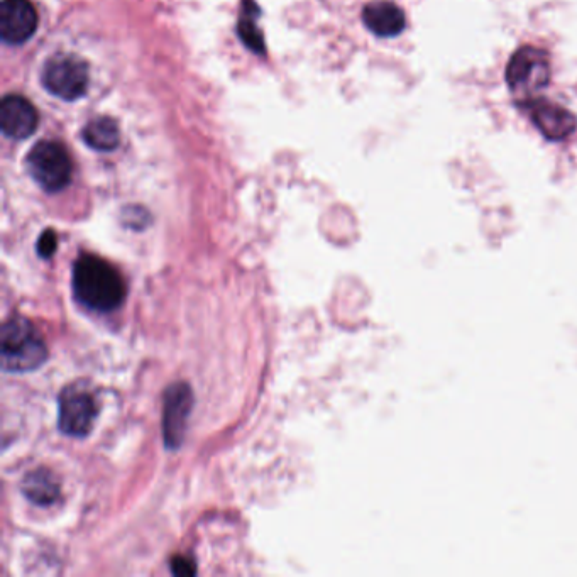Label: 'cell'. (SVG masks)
Wrapping results in <instances>:
<instances>
[{"instance_id":"cell-15","label":"cell","mask_w":577,"mask_h":577,"mask_svg":"<svg viewBox=\"0 0 577 577\" xmlns=\"http://www.w3.org/2000/svg\"><path fill=\"white\" fill-rule=\"evenodd\" d=\"M56 248H58V236L53 229H46V231L39 236L38 239V254L41 258L48 259L56 253Z\"/></svg>"},{"instance_id":"cell-7","label":"cell","mask_w":577,"mask_h":577,"mask_svg":"<svg viewBox=\"0 0 577 577\" xmlns=\"http://www.w3.org/2000/svg\"><path fill=\"white\" fill-rule=\"evenodd\" d=\"M192 408L193 393L187 383H176L166 390L163 403V437L166 447L178 449L182 446Z\"/></svg>"},{"instance_id":"cell-11","label":"cell","mask_w":577,"mask_h":577,"mask_svg":"<svg viewBox=\"0 0 577 577\" xmlns=\"http://www.w3.org/2000/svg\"><path fill=\"white\" fill-rule=\"evenodd\" d=\"M363 22L378 38H396L407 26V17L393 2H371L364 7Z\"/></svg>"},{"instance_id":"cell-8","label":"cell","mask_w":577,"mask_h":577,"mask_svg":"<svg viewBox=\"0 0 577 577\" xmlns=\"http://www.w3.org/2000/svg\"><path fill=\"white\" fill-rule=\"evenodd\" d=\"M38 12L29 0H4L0 6V38L11 46H21L38 29Z\"/></svg>"},{"instance_id":"cell-12","label":"cell","mask_w":577,"mask_h":577,"mask_svg":"<svg viewBox=\"0 0 577 577\" xmlns=\"http://www.w3.org/2000/svg\"><path fill=\"white\" fill-rule=\"evenodd\" d=\"M22 493L34 505H53L60 496V484L48 469H36L22 481Z\"/></svg>"},{"instance_id":"cell-6","label":"cell","mask_w":577,"mask_h":577,"mask_svg":"<svg viewBox=\"0 0 577 577\" xmlns=\"http://www.w3.org/2000/svg\"><path fill=\"white\" fill-rule=\"evenodd\" d=\"M97 403L90 391L70 386L60 395L58 425L63 434L82 439L94 429Z\"/></svg>"},{"instance_id":"cell-10","label":"cell","mask_w":577,"mask_h":577,"mask_svg":"<svg viewBox=\"0 0 577 577\" xmlns=\"http://www.w3.org/2000/svg\"><path fill=\"white\" fill-rule=\"evenodd\" d=\"M528 107L535 127L549 141H564L577 129V117L561 105L547 100H532Z\"/></svg>"},{"instance_id":"cell-5","label":"cell","mask_w":577,"mask_h":577,"mask_svg":"<svg viewBox=\"0 0 577 577\" xmlns=\"http://www.w3.org/2000/svg\"><path fill=\"white\" fill-rule=\"evenodd\" d=\"M41 83L56 99L66 102L82 99L88 88V65L75 55L51 56L44 63Z\"/></svg>"},{"instance_id":"cell-2","label":"cell","mask_w":577,"mask_h":577,"mask_svg":"<svg viewBox=\"0 0 577 577\" xmlns=\"http://www.w3.org/2000/svg\"><path fill=\"white\" fill-rule=\"evenodd\" d=\"M48 349L38 329L29 320H7L0 334V361L6 373H29L43 366Z\"/></svg>"},{"instance_id":"cell-9","label":"cell","mask_w":577,"mask_h":577,"mask_svg":"<svg viewBox=\"0 0 577 577\" xmlns=\"http://www.w3.org/2000/svg\"><path fill=\"white\" fill-rule=\"evenodd\" d=\"M38 110L21 95H7L0 104V129L6 138L26 139L38 127Z\"/></svg>"},{"instance_id":"cell-16","label":"cell","mask_w":577,"mask_h":577,"mask_svg":"<svg viewBox=\"0 0 577 577\" xmlns=\"http://www.w3.org/2000/svg\"><path fill=\"white\" fill-rule=\"evenodd\" d=\"M171 571L176 576H193L197 572V567L190 557L178 556L171 561Z\"/></svg>"},{"instance_id":"cell-14","label":"cell","mask_w":577,"mask_h":577,"mask_svg":"<svg viewBox=\"0 0 577 577\" xmlns=\"http://www.w3.org/2000/svg\"><path fill=\"white\" fill-rule=\"evenodd\" d=\"M239 36H241L242 43L246 44L249 50H253L254 53H264L263 34H261L258 26L253 21L242 19L239 22Z\"/></svg>"},{"instance_id":"cell-13","label":"cell","mask_w":577,"mask_h":577,"mask_svg":"<svg viewBox=\"0 0 577 577\" xmlns=\"http://www.w3.org/2000/svg\"><path fill=\"white\" fill-rule=\"evenodd\" d=\"M82 139L88 148L107 153L114 151L121 143V131L112 117H97L85 126Z\"/></svg>"},{"instance_id":"cell-3","label":"cell","mask_w":577,"mask_h":577,"mask_svg":"<svg viewBox=\"0 0 577 577\" xmlns=\"http://www.w3.org/2000/svg\"><path fill=\"white\" fill-rule=\"evenodd\" d=\"M29 175L46 192H61L72 182L73 165L65 146L56 141H41L26 158Z\"/></svg>"},{"instance_id":"cell-4","label":"cell","mask_w":577,"mask_h":577,"mask_svg":"<svg viewBox=\"0 0 577 577\" xmlns=\"http://www.w3.org/2000/svg\"><path fill=\"white\" fill-rule=\"evenodd\" d=\"M550 82V58L535 46H522L506 66V83L513 94L532 99Z\"/></svg>"},{"instance_id":"cell-1","label":"cell","mask_w":577,"mask_h":577,"mask_svg":"<svg viewBox=\"0 0 577 577\" xmlns=\"http://www.w3.org/2000/svg\"><path fill=\"white\" fill-rule=\"evenodd\" d=\"M72 286L78 302L97 312H112L126 300L121 273L94 254H83L75 261Z\"/></svg>"}]
</instances>
